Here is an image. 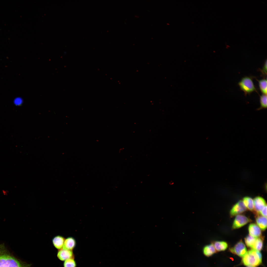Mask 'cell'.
Masks as SVG:
<instances>
[{
    "label": "cell",
    "mask_w": 267,
    "mask_h": 267,
    "mask_svg": "<svg viewBox=\"0 0 267 267\" xmlns=\"http://www.w3.org/2000/svg\"><path fill=\"white\" fill-rule=\"evenodd\" d=\"M0 245V267H31V265L22 262L7 253Z\"/></svg>",
    "instance_id": "obj_1"
},
{
    "label": "cell",
    "mask_w": 267,
    "mask_h": 267,
    "mask_svg": "<svg viewBox=\"0 0 267 267\" xmlns=\"http://www.w3.org/2000/svg\"><path fill=\"white\" fill-rule=\"evenodd\" d=\"M242 262L245 266L256 267L262 262V255L259 251L252 249L247 252L243 257Z\"/></svg>",
    "instance_id": "obj_2"
},
{
    "label": "cell",
    "mask_w": 267,
    "mask_h": 267,
    "mask_svg": "<svg viewBox=\"0 0 267 267\" xmlns=\"http://www.w3.org/2000/svg\"><path fill=\"white\" fill-rule=\"evenodd\" d=\"M238 84L240 89L245 95L256 90L252 79L249 77L245 76L242 78Z\"/></svg>",
    "instance_id": "obj_3"
},
{
    "label": "cell",
    "mask_w": 267,
    "mask_h": 267,
    "mask_svg": "<svg viewBox=\"0 0 267 267\" xmlns=\"http://www.w3.org/2000/svg\"><path fill=\"white\" fill-rule=\"evenodd\" d=\"M229 251L232 253L243 257L247 251L245 245L242 240L238 242L233 247L230 248Z\"/></svg>",
    "instance_id": "obj_4"
},
{
    "label": "cell",
    "mask_w": 267,
    "mask_h": 267,
    "mask_svg": "<svg viewBox=\"0 0 267 267\" xmlns=\"http://www.w3.org/2000/svg\"><path fill=\"white\" fill-rule=\"evenodd\" d=\"M251 221V219L245 215H237L234 219L232 228L233 229L239 228Z\"/></svg>",
    "instance_id": "obj_5"
},
{
    "label": "cell",
    "mask_w": 267,
    "mask_h": 267,
    "mask_svg": "<svg viewBox=\"0 0 267 267\" xmlns=\"http://www.w3.org/2000/svg\"><path fill=\"white\" fill-rule=\"evenodd\" d=\"M246 210L243 200H240L236 203L232 207L230 212L231 217L237 215L242 213Z\"/></svg>",
    "instance_id": "obj_6"
},
{
    "label": "cell",
    "mask_w": 267,
    "mask_h": 267,
    "mask_svg": "<svg viewBox=\"0 0 267 267\" xmlns=\"http://www.w3.org/2000/svg\"><path fill=\"white\" fill-rule=\"evenodd\" d=\"M58 258L60 261H64L69 259H73L74 256L72 250L62 248L58 250L57 253Z\"/></svg>",
    "instance_id": "obj_7"
},
{
    "label": "cell",
    "mask_w": 267,
    "mask_h": 267,
    "mask_svg": "<svg viewBox=\"0 0 267 267\" xmlns=\"http://www.w3.org/2000/svg\"><path fill=\"white\" fill-rule=\"evenodd\" d=\"M254 210L257 214L259 213L263 208L267 205L265 200L262 197L258 196L253 200Z\"/></svg>",
    "instance_id": "obj_8"
},
{
    "label": "cell",
    "mask_w": 267,
    "mask_h": 267,
    "mask_svg": "<svg viewBox=\"0 0 267 267\" xmlns=\"http://www.w3.org/2000/svg\"><path fill=\"white\" fill-rule=\"evenodd\" d=\"M249 235L256 238L261 237L262 233L261 229L256 224L252 223L249 224L248 227Z\"/></svg>",
    "instance_id": "obj_9"
},
{
    "label": "cell",
    "mask_w": 267,
    "mask_h": 267,
    "mask_svg": "<svg viewBox=\"0 0 267 267\" xmlns=\"http://www.w3.org/2000/svg\"><path fill=\"white\" fill-rule=\"evenodd\" d=\"M65 239L61 235L55 236L52 239V243L53 246L58 250L62 249L63 246Z\"/></svg>",
    "instance_id": "obj_10"
},
{
    "label": "cell",
    "mask_w": 267,
    "mask_h": 267,
    "mask_svg": "<svg viewBox=\"0 0 267 267\" xmlns=\"http://www.w3.org/2000/svg\"><path fill=\"white\" fill-rule=\"evenodd\" d=\"M76 242L73 237H69L65 239L62 248L72 250L75 247Z\"/></svg>",
    "instance_id": "obj_11"
},
{
    "label": "cell",
    "mask_w": 267,
    "mask_h": 267,
    "mask_svg": "<svg viewBox=\"0 0 267 267\" xmlns=\"http://www.w3.org/2000/svg\"><path fill=\"white\" fill-rule=\"evenodd\" d=\"M213 244H211L205 246L203 249V253L207 257L210 256L216 252Z\"/></svg>",
    "instance_id": "obj_12"
},
{
    "label": "cell",
    "mask_w": 267,
    "mask_h": 267,
    "mask_svg": "<svg viewBox=\"0 0 267 267\" xmlns=\"http://www.w3.org/2000/svg\"><path fill=\"white\" fill-rule=\"evenodd\" d=\"M257 225L263 231L265 230L267 228V217L262 216H257L256 218Z\"/></svg>",
    "instance_id": "obj_13"
},
{
    "label": "cell",
    "mask_w": 267,
    "mask_h": 267,
    "mask_svg": "<svg viewBox=\"0 0 267 267\" xmlns=\"http://www.w3.org/2000/svg\"><path fill=\"white\" fill-rule=\"evenodd\" d=\"M213 244L217 251H224L228 246L227 243L223 241H216Z\"/></svg>",
    "instance_id": "obj_14"
},
{
    "label": "cell",
    "mask_w": 267,
    "mask_h": 267,
    "mask_svg": "<svg viewBox=\"0 0 267 267\" xmlns=\"http://www.w3.org/2000/svg\"><path fill=\"white\" fill-rule=\"evenodd\" d=\"M243 201L245 205L248 209L251 211L254 210L253 201L252 198L245 197L244 198Z\"/></svg>",
    "instance_id": "obj_15"
},
{
    "label": "cell",
    "mask_w": 267,
    "mask_h": 267,
    "mask_svg": "<svg viewBox=\"0 0 267 267\" xmlns=\"http://www.w3.org/2000/svg\"><path fill=\"white\" fill-rule=\"evenodd\" d=\"M263 245V239L261 237L257 238L251 248L256 250L260 251L262 250Z\"/></svg>",
    "instance_id": "obj_16"
},
{
    "label": "cell",
    "mask_w": 267,
    "mask_h": 267,
    "mask_svg": "<svg viewBox=\"0 0 267 267\" xmlns=\"http://www.w3.org/2000/svg\"><path fill=\"white\" fill-rule=\"evenodd\" d=\"M260 89L263 94L267 95V79H263L258 81Z\"/></svg>",
    "instance_id": "obj_17"
},
{
    "label": "cell",
    "mask_w": 267,
    "mask_h": 267,
    "mask_svg": "<svg viewBox=\"0 0 267 267\" xmlns=\"http://www.w3.org/2000/svg\"><path fill=\"white\" fill-rule=\"evenodd\" d=\"M256 238L249 235L245 238V240L246 245L248 247L251 248Z\"/></svg>",
    "instance_id": "obj_18"
},
{
    "label": "cell",
    "mask_w": 267,
    "mask_h": 267,
    "mask_svg": "<svg viewBox=\"0 0 267 267\" xmlns=\"http://www.w3.org/2000/svg\"><path fill=\"white\" fill-rule=\"evenodd\" d=\"M260 106L257 110L267 108V95L263 94L260 97Z\"/></svg>",
    "instance_id": "obj_19"
},
{
    "label": "cell",
    "mask_w": 267,
    "mask_h": 267,
    "mask_svg": "<svg viewBox=\"0 0 267 267\" xmlns=\"http://www.w3.org/2000/svg\"><path fill=\"white\" fill-rule=\"evenodd\" d=\"M76 264L73 259H69L64 261V267H76Z\"/></svg>",
    "instance_id": "obj_20"
},
{
    "label": "cell",
    "mask_w": 267,
    "mask_h": 267,
    "mask_svg": "<svg viewBox=\"0 0 267 267\" xmlns=\"http://www.w3.org/2000/svg\"><path fill=\"white\" fill-rule=\"evenodd\" d=\"M259 213L261 216L267 217V205L265 206L261 210Z\"/></svg>",
    "instance_id": "obj_21"
},
{
    "label": "cell",
    "mask_w": 267,
    "mask_h": 267,
    "mask_svg": "<svg viewBox=\"0 0 267 267\" xmlns=\"http://www.w3.org/2000/svg\"><path fill=\"white\" fill-rule=\"evenodd\" d=\"M261 72L263 74L266 75L267 74V60L265 61L263 68L261 70Z\"/></svg>",
    "instance_id": "obj_22"
},
{
    "label": "cell",
    "mask_w": 267,
    "mask_h": 267,
    "mask_svg": "<svg viewBox=\"0 0 267 267\" xmlns=\"http://www.w3.org/2000/svg\"><path fill=\"white\" fill-rule=\"evenodd\" d=\"M247 267H252V266H248Z\"/></svg>",
    "instance_id": "obj_23"
}]
</instances>
